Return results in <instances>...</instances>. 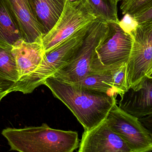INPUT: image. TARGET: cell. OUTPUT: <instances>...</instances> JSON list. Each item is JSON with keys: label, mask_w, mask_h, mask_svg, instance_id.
Segmentation results:
<instances>
[{"label": "cell", "mask_w": 152, "mask_h": 152, "mask_svg": "<svg viewBox=\"0 0 152 152\" xmlns=\"http://www.w3.org/2000/svg\"><path fill=\"white\" fill-rule=\"evenodd\" d=\"M43 85L71 111L85 130H90L104 120L117 103L113 95L86 89L52 76Z\"/></svg>", "instance_id": "obj_1"}, {"label": "cell", "mask_w": 152, "mask_h": 152, "mask_svg": "<svg viewBox=\"0 0 152 152\" xmlns=\"http://www.w3.org/2000/svg\"><path fill=\"white\" fill-rule=\"evenodd\" d=\"M11 151L21 152H73L79 146L77 132L40 126L8 128L1 133Z\"/></svg>", "instance_id": "obj_2"}, {"label": "cell", "mask_w": 152, "mask_h": 152, "mask_svg": "<svg viewBox=\"0 0 152 152\" xmlns=\"http://www.w3.org/2000/svg\"><path fill=\"white\" fill-rule=\"evenodd\" d=\"M92 25L74 33L51 50L45 52L43 59L39 67L22 80L15 82L10 93H31L36 88L43 85L47 78L73 59Z\"/></svg>", "instance_id": "obj_3"}, {"label": "cell", "mask_w": 152, "mask_h": 152, "mask_svg": "<svg viewBox=\"0 0 152 152\" xmlns=\"http://www.w3.org/2000/svg\"><path fill=\"white\" fill-rule=\"evenodd\" d=\"M109 29V23L97 18L89 28L83 43L73 59L52 76L68 83H75L93 73L92 65L96 50L106 39Z\"/></svg>", "instance_id": "obj_4"}, {"label": "cell", "mask_w": 152, "mask_h": 152, "mask_svg": "<svg viewBox=\"0 0 152 152\" xmlns=\"http://www.w3.org/2000/svg\"><path fill=\"white\" fill-rule=\"evenodd\" d=\"M97 18L88 0H66L58 21L43 37L45 52L51 50L74 33L92 25Z\"/></svg>", "instance_id": "obj_5"}, {"label": "cell", "mask_w": 152, "mask_h": 152, "mask_svg": "<svg viewBox=\"0 0 152 152\" xmlns=\"http://www.w3.org/2000/svg\"><path fill=\"white\" fill-rule=\"evenodd\" d=\"M106 39L96 50L92 65L93 72H98L127 62L133 44V37L120 26L119 22H109Z\"/></svg>", "instance_id": "obj_6"}, {"label": "cell", "mask_w": 152, "mask_h": 152, "mask_svg": "<svg viewBox=\"0 0 152 152\" xmlns=\"http://www.w3.org/2000/svg\"><path fill=\"white\" fill-rule=\"evenodd\" d=\"M110 127L128 145L131 152L152 151V137L138 118L113 105L106 117Z\"/></svg>", "instance_id": "obj_7"}, {"label": "cell", "mask_w": 152, "mask_h": 152, "mask_svg": "<svg viewBox=\"0 0 152 152\" xmlns=\"http://www.w3.org/2000/svg\"><path fill=\"white\" fill-rule=\"evenodd\" d=\"M132 35L133 46L126 70L129 89L142 80L151 63L152 21L138 24Z\"/></svg>", "instance_id": "obj_8"}, {"label": "cell", "mask_w": 152, "mask_h": 152, "mask_svg": "<svg viewBox=\"0 0 152 152\" xmlns=\"http://www.w3.org/2000/svg\"><path fill=\"white\" fill-rule=\"evenodd\" d=\"M106 119L90 130H85L78 152H131L126 142L110 127Z\"/></svg>", "instance_id": "obj_9"}, {"label": "cell", "mask_w": 152, "mask_h": 152, "mask_svg": "<svg viewBox=\"0 0 152 152\" xmlns=\"http://www.w3.org/2000/svg\"><path fill=\"white\" fill-rule=\"evenodd\" d=\"M119 106L137 118L152 114V76H145L137 85L121 95Z\"/></svg>", "instance_id": "obj_10"}, {"label": "cell", "mask_w": 152, "mask_h": 152, "mask_svg": "<svg viewBox=\"0 0 152 152\" xmlns=\"http://www.w3.org/2000/svg\"><path fill=\"white\" fill-rule=\"evenodd\" d=\"M17 21L22 39L42 42L44 31L37 20L31 0H7Z\"/></svg>", "instance_id": "obj_11"}, {"label": "cell", "mask_w": 152, "mask_h": 152, "mask_svg": "<svg viewBox=\"0 0 152 152\" xmlns=\"http://www.w3.org/2000/svg\"><path fill=\"white\" fill-rule=\"evenodd\" d=\"M19 75L21 80L34 72L41 64L45 54L42 42L29 43L20 39L12 46Z\"/></svg>", "instance_id": "obj_12"}, {"label": "cell", "mask_w": 152, "mask_h": 152, "mask_svg": "<svg viewBox=\"0 0 152 152\" xmlns=\"http://www.w3.org/2000/svg\"><path fill=\"white\" fill-rule=\"evenodd\" d=\"M31 1L37 20L45 35L58 21L66 0H31Z\"/></svg>", "instance_id": "obj_13"}, {"label": "cell", "mask_w": 152, "mask_h": 152, "mask_svg": "<svg viewBox=\"0 0 152 152\" xmlns=\"http://www.w3.org/2000/svg\"><path fill=\"white\" fill-rule=\"evenodd\" d=\"M17 21L7 0H0V46L12 47L21 39Z\"/></svg>", "instance_id": "obj_14"}, {"label": "cell", "mask_w": 152, "mask_h": 152, "mask_svg": "<svg viewBox=\"0 0 152 152\" xmlns=\"http://www.w3.org/2000/svg\"><path fill=\"white\" fill-rule=\"evenodd\" d=\"M115 66L105 70L91 73L81 81L73 84L89 90L108 93L113 90V70Z\"/></svg>", "instance_id": "obj_15"}, {"label": "cell", "mask_w": 152, "mask_h": 152, "mask_svg": "<svg viewBox=\"0 0 152 152\" xmlns=\"http://www.w3.org/2000/svg\"><path fill=\"white\" fill-rule=\"evenodd\" d=\"M12 50V47L0 46V77L16 82L19 77Z\"/></svg>", "instance_id": "obj_16"}, {"label": "cell", "mask_w": 152, "mask_h": 152, "mask_svg": "<svg viewBox=\"0 0 152 152\" xmlns=\"http://www.w3.org/2000/svg\"><path fill=\"white\" fill-rule=\"evenodd\" d=\"M98 18L109 22H119L116 0H88Z\"/></svg>", "instance_id": "obj_17"}, {"label": "cell", "mask_w": 152, "mask_h": 152, "mask_svg": "<svg viewBox=\"0 0 152 152\" xmlns=\"http://www.w3.org/2000/svg\"><path fill=\"white\" fill-rule=\"evenodd\" d=\"M127 62L115 66L113 70V87L121 96L129 89L126 79Z\"/></svg>", "instance_id": "obj_18"}, {"label": "cell", "mask_w": 152, "mask_h": 152, "mask_svg": "<svg viewBox=\"0 0 152 152\" xmlns=\"http://www.w3.org/2000/svg\"><path fill=\"white\" fill-rule=\"evenodd\" d=\"M152 6V0H122L120 9L123 15L135 16Z\"/></svg>", "instance_id": "obj_19"}, {"label": "cell", "mask_w": 152, "mask_h": 152, "mask_svg": "<svg viewBox=\"0 0 152 152\" xmlns=\"http://www.w3.org/2000/svg\"><path fill=\"white\" fill-rule=\"evenodd\" d=\"M119 24L125 32L132 35L137 28L138 23L134 16L129 13H126L122 19L119 21Z\"/></svg>", "instance_id": "obj_20"}, {"label": "cell", "mask_w": 152, "mask_h": 152, "mask_svg": "<svg viewBox=\"0 0 152 152\" xmlns=\"http://www.w3.org/2000/svg\"><path fill=\"white\" fill-rule=\"evenodd\" d=\"M15 83L0 77V98L3 99L10 93L11 89Z\"/></svg>", "instance_id": "obj_21"}, {"label": "cell", "mask_w": 152, "mask_h": 152, "mask_svg": "<svg viewBox=\"0 0 152 152\" xmlns=\"http://www.w3.org/2000/svg\"><path fill=\"white\" fill-rule=\"evenodd\" d=\"M134 17L138 24L152 21V6Z\"/></svg>", "instance_id": "obj_22"}, {"label": "cell", "mask_w": 152, "mask_h": 152, "mask_svg": "<svg viewBox=\"0 0 152 152\" xmlns=\"http://www.w3.org/2000/svg\"><path fill=\"white\" fill-rule=\"evenodd\" d=\"M138 119L152 137V114L138 118Z\"/></svg>", "instance_id": "obj_23"}, {"label": "cell", "mask_w": 152, "mask_h": 152, "mask_svg": "<svg viewBox=\"0 0 152 152\" xmlns=\"http://www.w3.org/2000/svg\"><path fill=\"white\" fill-rule=\"evenodd\" d=\"M146 76H152V61L150 67H149V69H148V70H147V72H146Z\"/></svg>", "instance_id": "obj_24"}, {"label": "cell", "mask_w": 152, "mask_h": 152, "mask_svg": "<svg viewBox=\"0 0 152 152\" xmlns=\"http://www.w3.org/2000/svg\"><path fill=\"white\" fill-rule=\"evenodd\" d=\"M116 1H117L118 2L120 1H122V0H116Z\"/></svg>", "instance_id": "obj_25"}, {"label": "cell", "mask_w": 152, "mask_h": 152, "mask_svg": "<svg viewBox=\"0 0 152 152\" xmlns=\"http://www.w3.org/2000/svg\"><path fill=\"white\" fill-rule=\"evenodd\" d=\"M2 100L1 98H0V101H1V100Z\"/></svg>", "instance_id": "obj_26"}]
</instances>
